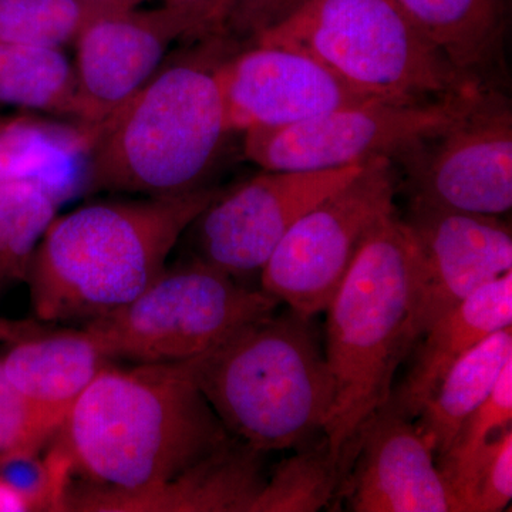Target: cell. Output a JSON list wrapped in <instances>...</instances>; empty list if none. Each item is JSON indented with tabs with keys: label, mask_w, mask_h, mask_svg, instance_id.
Masks as SVG:
<instances>
[{
	"label": "cell",
	"mask_w": 512,
	"mask_h": 512,
	"mask_svg": "<svg viewBox=\"0 0 512 512\" xmlns=\"http://www.w3.org/2000/svg\"><path fill=\"white\" fill-rule=\"evenodd\" d=\"M231 436L183 362H113L74 403L52 441L69 457L73 481L137 491L180 476Z\"/></svg>",
	"instance_id": "obj_1"
},
{
	"label": "cell",
	"mask_w": 512,
	"mask_h": 512,
	"mask_svg": "<svg viewBox=\"0 0 512 512\" xmlns=\"http://www.w3.org/2000/svg\"><path fill=\"white\" fill-rule=\"evenodd\" d=\"M244 46L225 35L198 40L109 119L90 128L87 191L163 197L208 187L232 134L215 73Z\"/></svg>",
	"instance_id": "obj_2"
},
{
	"label": "cell",
	"mask_w": 512,
	"mask_h": 512,
	"mask_svg": "<svg viewBox=\"0 0 512 512\" xmlns=\"http://www.w3.org/2000/svg\"><path fill=\"white\" fill-rule=\"evenodd\" d=\"M220 188L104 201L53 218L28 279L37 320L87 323L123 308L165 269L168 255Z\"/></svg>",
	"instance_id": "obj_3"
},
{
	"label": "cell",
	"mask_w": 512,
	"mask_h": 512,
	"mask_svg": "<svg viewBox=\"0 0 512 512\" xmlns=\"http://www.w3.org/2000/svg\"><path fill=\"white\" fill-rule=\"evenodd\" d=\"M416 242L396 212L372 232L326 312L333 402L323 434L343 480L366 424L389 402L393 379L416 346Z\"/></svg>",
	"instance_id": "obj_4"
},
{
	"label": "cell",
	"mask_w": 512,
	"mask_h": 512,
	"mask_svg": "<svg viewBox=\"0 0 512 512\" xmlns=\"http://www.w3.org/2000/svg\"><path fill=\"white\" fill-rule=\"evenodd\" d=\"M311 320L274 311L183 362L225 429L256 450L298 448L323 433L333 383Z\"/></svg>",
	"instance_id": "obj_5"
},
{
	"label": "cell",
	"mask_w": 512,
	"mask_h": 512,
	"mask_svg": "<svg viewBox=\"0 0 512 512\" xmlns=\"http://www.w3.org/2000/svg\"><path fill=\"white\" fill-rule=\"evenodd\" d=\"M251 45L305 53L389 103H424L483 89L454 72L397 0H309Z\"/></svg>",
	"instance_id": "obj_6"
},
{
	"label": "cell",
	"mask_w": 512,
	"mask_h": 512,
	"mask_svg": "<svg viewBox=\"0 0 512 512\" xmlns=\"http://www.w3.org/2000/svg\"><path fill=\"white\" fill-rule=\"evenodd\" d=\"M281 305L194 258L167 268L123 308L84 323L111 362L180 363Z\"/></svg>",
	"instance_id": "obj_7"
},
{
	"label": "cell",
	"mask_w": 512,
	"mask_h": 512,
	"mask_svg": "<svg viewBox=\"0 0 512 512\" xmlns=\"http://www.w3.org/2000/svg\"><path fill=\"white\" fill-rule=\"evenodd\" d=\"M394 163L377 157L302 215L261 271V289L292 311H326L367 238L396 212Z\"/></svg>",
	"instance_id": "obj_8"
},
{
	"label": "cell",
	"mask_w": 512,
	"mask_h": 512,
	"mask_svg": "<svg viewBox=\"0 0 512 512\" xmlns=\"http://www.w3.org/2000/svg\"><path fill=\"white\" fill-rule=\"evenodd\" d=\"M485 89L424 103L372 100L293 126L245 131L244 153L265 171H322L394 160L464 116Z\"/></svg>",
	"instance_id": "obj_9"
},
{
	"label": "cell",
	"mask_w": 512,
	"mask_h": 512,
	"mask_svg": "<svg viewBox=\"0 0 512 512\" xmlns=\"http://www.w3.org/2000/svg\"><path fill=\"white\" fill-rule=\"evenodd\" d=\"M410 202L470 214L512 207V111L500 90H487L446 130L394 158Z\"/></svg>",
	"instance_id": "obj_10"
},
{
	"label": "cell",
	"mask_w": 512,
	"mask_h": 512,
	"mask_svg": "<svg viewBox=\"0 0 512 512\" xmlns=\"http://www.w3.org/2000/svg\"><path fill=\"white\" fill-rule=\"evenodd\" d=\"M363 165L265 171L235 190L222 191L188 228L194 234V258L241 282L256 272L261 275L295 222L348 184Z\"/></svg>",
	"instance_id": "obj_11"
},
{
	"label": "cell",
	"mask_w": 512,
	"mask_h": 512,
	"mask_svg": "<svg viewBox=\"0 0 512 512\" xmlns=\"http://www.w3.org/2000/svg\"><path fill=\"white\" fill-rule=\"evenodd\" d=\"M247 46L228 56L215 73L231 133L293 126L377 100L305 53Z\"/></svg>",
	"instance_id": "obj_12"
},
{
	"label": "cell",
	"mask_w": 512,
	"mask_h": 512,
	"mask_svg": "<svg viewBox=\"0 0 512 512\" xmlns=\"http://www.w3.org/2000/svg\"><path fill=\"white\" fill-rule=\"evenodd\" d=\"M403 221L419 256L413 313L417 343L441 315L481 286L512 272V235L510 225L495 215L419 202H410Z\"/></svg>",
	"instance_id": "obj_13"
},
{
	"label": "cell",
	"mask_w": 512,
	"mask_h": 512,
	"mask_svg": "<svg viewBox=\"0 0 512 512\" xmlns=\"http://www.w3.org/2000/svg\"><path fill=\"white\" fill-rule=\"evenodd\" d=\"M178 39H185L183 25L164 6L96 16L74 42V123L94 128L109 119L158 72Z\"/></svg>",
	"instance_id": "obj_14"
},
{
	"label": "cell",
	"mask_w": 512,
	"mask_h": 512,
	"mask_svg": "<svg viewBox=\"0 0 512 512\" xmlns=\"http://www.w3.org/2000/svg\"><path fill=\"white\" fill-rule=\"evenodd\" d=\"M340 487L355 512H456L436 456L414 420L392 402L366 424Z\"/></svg>",
	"instance_id": "obj_15"
},
{
	"label": "cell",
	"mask_w": 512,
	"mask_h": 512,
	"mask_svg": "<svg viewBox=\"0 0 512 512\" xmlns=\"http://www.w3.org/2000/svg\"><path fill=\"white\" fill-rule=\"evenodd\" d=\"M265 454L231 436L180 476L156 487L109 491L72 480L66 511L251 512L268 480Z\"/></svg>",
	"instance_id": "obj_16"
},
{
	"label": "cell",
	"mask_w": 512,
	"mask_h": 512,
	"mask_svg": "<svg viewBox=\"0 0 512 512\" xmlns=\"http://www.w3.org/2000/svg\"><path fill=\"white\" fill-rule=\"evenodd\" d=\"M507 328H512V272L478 288L424 332L409 373L390 402L416 419L451 366Z\"/></svg>",
	"instance_id": "obj_17"
},
{
	"label": "cell",
	"mask_w": 512,
	"mask_h": 512,
	"mask_svg": "<svg viewBox=\"0 0 512 512\" xmlns=\"http://www.w3.org/2000/svg\"><path fill=\"white\" fill-rule=\"evenodd\" d=\"M397 2L461 79L483 89L500 90L510 0Z\"/></svg>",
	"instance_id": "obj_18"
},
{
	"label": "cell",
	"mask_w": 512,
	"mask_h": 512,
	"mask_svg": "<svg viewBox=\"0 0 512 512\" xmlns=\"http://www.w3.org/2000/svg\"><path fill=\"white\" fill-rule=\"evenodd\" d=\"M12 383L46 412L67 413L111 360L86 329L47 330L0 357Z\"/></svg>",
	"instance_id": "obj_19"
},
{
	"label": "cell",
	"mask_w": 512,
	"mask_h": 512,
	"mask_svg": "<svg viewBox=\"0 0 512 512\" xmlns=\"http://www.w3.org/2000/svg\"><path fill=\"white\" fill-rule=\"evenodd\" d=\"M90 128L52 123L35 116L0 119V183L35 181L55 192L76 185L86 170L92 144Z\"/></svg>",
	"instance_id": "obj_20"
},
{
	"label": "cell",
	"mask_w": 512,
	"mask_h": 512,
	"mask_svg": "<svg viewBox=\"0 0 512 512\" xmlns=\"http://www.w3.org/2000/svg\"><path fill=\"white\" fill-rule=\"evenodd\" d=\"M512 362V328L500 330L458 359L414 419L434 456L446 453L471 413L490 396Z\"/></svg>",
	"instance_id": "obj_21"
},
{
	"label": "cell",
	"mask_w": 512,
	"mask_h": 512,
	"mask_svg": "<svg viewBox=\"0 0 512 512\" xmlns=\"http://www.w3.org/2000/svg\"><path fill=\"white\" fill-rule=\"evenodd\" d=\"M73 63L62 49L0 40V106L72 119Z\"/></svg>",
	"instance_id": "obj_22"
},
{
	"label": "cell",
	"mask_w": 512,
	"mask_h": 512,
	"mask_svg": "<svg viewBox=\"0 0 512 512\" xmlns=\"http://www.w3.org/2000/svg\"><path fill=\"white\" fill-rule=\"evenodd\" d=\"M59 198L35 181L0 183V295L26 282Z\"/></svg>",
	"instance_id": "obj_23"
},
{
	"label": "cell",
	"mask_w": 512,
	"mask_h": 512,
	"mask_svg": "<svg viewBox=\"0 0 512 512\" xmlns=\"http://www.w3.org/2000/svg\"><path fill=\"white\" fill-rule=\"evenodd\" d=\"M298 448L269 474L251 512H315L336 497L343 473L325 434Z\"/></svg>",
	"instance_id": "obj_24"
},
{
	"label": "cell",
	"mask_w": 512,
	"mask_h": 512,
	"mask_svg": "<svg viewBox=\"0 0 512 512\" xmlns=\"http://www.w3.org/2000/svg\"><path fill=\"white\" fill-rule=\"evenodd\" d=\"M456 512H498L512 498V429L461 457L436 458Z\"/></svg>",
	"instance_id": "obj_25"
},
{
	"label": "cell",
	"mask_w": 512,
	"mask_h": 512,
	"mask_svg": "<svg viewBox=\"0 0 512 512\" xmlns=\"http://www.w3.org/2000/svg\"><path fill=\"white\" fill-rule=\"evenodd\" d=\"M99 15L80 0H0V40L63 49Z\"/></svg>",
	"instance_id": "obj_26"
},
{
	"label": "cell",
	"mask_w": 512,
	"mask_h": 512,
	"mask_svg": "<svg viewBox=\"0 0 512 512\" xmlns=\"http://www.w3.org/2000/svg\"><path fill=\"white\" fill-rule=\"evenodd\" d=\"M63 421L20 392L0 360V467L42 453Z\"/></svg>",
	"instance_id": "obj_27"
},
{
	"label": "cell",
	"mask_w": 512,
	"mask_h": 512,
	"mask_svg": "<svg viewBox=\"0 0 512 512\" xmlns=\"http://www.w3.org/2000/svg\"><path fill=\"white\" fill-rule=\"evenodd\" d=\"M511 420L512 362L504 367L490 396L468 416L453 444L439 457L454 458L473 453L498 433L511 427Z\"/></svg>",
	"instance_id": "obj_28"
},
{
	"label": "cell",
	"mask_w": 512,
	"mask_h": 512,
	"mask_svg": "<svg viewBox=\"0 0 512 512\" xmlns=\"http://www.w3.org/2000/svg\"><path fill=\"white\" fill-rule=\"evenodd\" d=\"M309 0H237L225 25V36L251 45L259 36L295 15Z\"/></svg>",
	"instance_id": "obj_29"
},
{
	"label": "cell",
	"mask_w": 512,
	"mask_h": 512,
	"mask_svg": "<svg viewBox=\"0 0 512 512\" xmlns=\"http://www.w3.org/2000/svg\"><path fill=\"white\" fill-rule=\"evenodd\" d=\"M237 0H164L163 6L180 20L185 39L204 40L225 35V25Z\"/></svg>",
	"instance_id": "obj_30"
},
{
	"label": "cell",
	"mask_w": 512,
	"mask_h": 512,
	"mask_svg": "<svg viewBox=\"0 0 512 512\" xmlns=\"http://www.w3.org/2000/svg\"><path fill=\"white\" fill-rule=\"evenodd\" d=\"M50 329H53L52 325L47 326V323L40 320L9 319L0 316V343L12 345L20 340L42 335Z\"/></svg>",
	"instance_id": "obj_31"
},
{
	"label": "cell",
	"mask_w": 512,
	"mask_h": 512,
	"mask_svg": "<svg viewBox=\"0 0 512 512\" xmlns=\"http://www.w3.org/2000/svg\"><path fill=\"white\" fill-rule=\"evenodd\" d=\"M36 511L32 498L22 488L0 474V512Z\"/></svg>",
	"instance_id": "obj_32"
},
{
	"label": "cell",
	"mask_w": 512,
	"mask_h": 512,
	"mask_svg": "<svg viewBox=\"0 0 512 512\" xmlns=\"http://www.w3.org/2000/svg\"><path fill=\"white\" fill-rule=\"evenodd\" d=\"M99 13L121 12V10L136 9L144 0H80Z\"/></svg>",
	"instance_id": "obj_33"
}]
</instances>
